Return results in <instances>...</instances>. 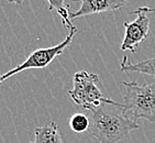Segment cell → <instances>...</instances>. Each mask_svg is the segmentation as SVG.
<instances>
[{
    "label": "cell",
    "mask_w": 155,
    "mask_h": 143,
    "mask_svg": "<svg viewBox=\"0 0 155 143\" xmlns=\"http://www.w3.org/2000/svg\"><path fill=\"white\" fill-rule=\"evenodd\" d=\"M110 106L112 105L104 104L91 111V123L88 131L100 143H118L131 131L140 128L137 121L123 113V106L117 108Z\"/></svg>",
    "instance_id": "cell-1"
},
{
    "label": "cell",
    "mask_w": 155,
    "mask_h": 143,
    "mask_svg": "<svg viewBox=\"0 0 155 143\" xmlns=\"http://www.w3.org/2000/svg\"><path fill=\"white\" fill-rule=\"evenodd\" d=\"M125 88L122 111L130 119H145L155 123V83L139 85L137 81H121Z\"/></svg>",
    "instance_id": "cell-2"
},
{
    "label": "cell",
    "mask_w": 155,
    "mask_h": 143,
    "mask_svg": "<svg viewBox=\"0 0 155 143\" xmlns=\"http://www.w3.org/2000/svg\"><path fill=\"white\" fill-rule=\"evenodd\" d=\"M99 81V76L95 73L77 72L73 78V89L68 90L69 97L77 106L89 111L96 110L104 104L122 106V104L104 98L98 86Z\"/></svg>",
    "instance_id": "cell-3"
},
{
    "label": "cell",
    "mask_w": 155,
    "mask_h": 143,
    "mask_svg": "<svg viewBox=\"0 0 155 143\" xmlns=\"http://www.w3.org/2000/svg\"><path fill=\"white\" fill-rule=\"evenodd\" d=\"M77 32H78V29L74 25V27L69 30L68 35L66 36L65 40L63 42H61L60 44L55 45V46H51V48H39V50L33 51L22 64L18 65L17 67L11 69V71L7 72L5 74L0 75V85L6 81V79H8L9 77H11V76H13V75H15V74H18V73L25 71V69L45 68V67L50 65L58 55L64 53V51L71 45L75 34Z\"/></svg>",
    "instance_id": "cell-4"
},
{
    "label": "cell",
    "mask_w": 155,
    "mask_h": 143,
    "mask_svg": "<svg viewBox=\"0 0 155 143\" xmlns=\"http://www.w3.org/2000/svg\"><path fill=\"white\" fill-rule=\"evenodd\" d=\"M154 11V9L149 7H140L132 11L137 18L131 22H124L125 32L124 38L121 43V51H130L132 53L137 52V48L147 38L150 31V17L149 13Z\"/></svg>",
    "instance_id": "cell-5"
},
{
    "label": "cell",
    "mask_w": 155,
    "mask_h": 143,
    "mask_svg": "<svg viewBox=\"0 0 155 143\" xmlns=\"http://www.w3.org/2000/svg\"><path fill=\"white\" fill-rule=\"evenodd\" d=\"M79 1L81 2V8L77 11H71L69 13L71 20L90 15H97L101 12L119 10L127 5L129 0H79Z\"/></svg>",
    "instance_id": "cell-6"
},
{
    "label": "cell",
    "mask_w": 155,
    "mask_h": 143,
    "mask_svg": "<svg viewBox=\"0 0 155 143\" xmlns=\"http://www.w3.org/2000/svg\"><path fill=\"white\" fill-rule=\"evenodd\" d=\"M30 143H62L58 125L52 121L34 130V141Z\"/></svg>",
    "instance_id": "cell-7"
},
{
    "label": "cell",
    "mask_w": 155,
    "mask_h": 143,
    "mask_svg": "<svg viewBox=\"0 0 155 143\" xmlns=\"http://www.w3.org/2000/svg\"><path fill=\"white\" fill-rule=\"evenodd\" d=\"M120 68L127 74H129V73H140V74H146L155 77V57L139 63H131L129 62L128 57L124 56L122 62H121Z\"/></svg>",
    "instance_id": "cell-8"
},
{
    "label": "cell",
    "mask_w": 155,
    "mask_h": 143,
    "mask_svg": "<svg viewBox=\"0 0 155 143\" xmlns=\"http://www.w3.org/2000/svg\"><path fill=\"white\" fill-rule=\"evenodd\" d=\"M48 9L56 11L57 15L62 18L63 24L67 30H71L74 24L72 23V20L69 18V13H71V7L68 5H66L65 0H48Z\"/></svg>",
    "instance_id": "cell-9"
},
{
    "label": "cell",
    "mask_w": 155,
    "mask_h": 143,
    "mask_svg": "<svg viewBox=\"0 0 155 143\" xmlns=\"http://www.w3.org/2000/svg\"><path fill=\"white\" fill-rule=\"evenodd\" d=\"M69 127L75 133H84L89 130L90 120L84 113H74L69 119Z\"/></svg>",
    "instance_id": "cell-10"
},
{
    "label": "cell",
    "mask_w": 155,
    "mask_h": 143,
    "mask_svg": "<svg viewBox=\"0 0 155 143\" xmlns=\"http://www.w3.org/2000/svg\"><path fill=\"white\" fill-rule=\"evenodd\" d=\"M23 1L24 0H8V2L9 3H15V5H21Z\"/></svg>",
    "instance_id": "cell-11"
}]
</instances>
